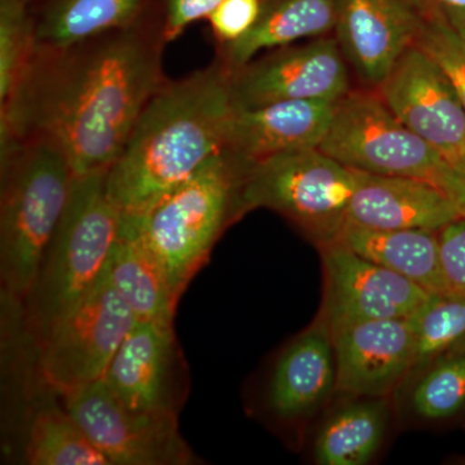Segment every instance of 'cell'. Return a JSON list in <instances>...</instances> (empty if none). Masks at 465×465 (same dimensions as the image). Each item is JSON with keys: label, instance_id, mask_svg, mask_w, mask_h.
Listing matches in <instances>:
<instances>
[{"label": "cell", "instance_id": "31", "mask_svg": "<svg viewBox=\"0 0 465 465\" xmlns=\"http://www.w3.org/2000/svg\"><path fill=\"white\" fill-rule=\"evenodd\" d=\"M418 14L436 20L465 38V0H410Z\"/></svg>", "mask_w": 465, "mask_h": 465}, {"label": "cell", "instance_id": "2", "mask_svg": "<svg viewBox=\"0 0 465 465\" xmlns=\"http://www.w3.org/2000/svg\"><path fill=\"white\" fill-rule=\"evenodd\" d=\"M232 75L219 58L153 94L106 171V189L124 216L148 213L225 149Z\"/></svg>", "mask_w": 465, "mask_h": 465}, {"label": "cell", "instance_id": "19", "mask_svg": "<svg viewBox=\"0 0 465 465\" xmlns=\"http://www.w3.org/2000/svg\"><path fill=\"white\" fill-rule=\"evenodd\" d=\"M335 242L396 272L430 293H450L440 258L439 232L365 228L347 223Z\"/></svg>", "mask_w": 465, "mask_h": 465}, {"label": "cell", "instance_id": "13", "mask_svg": "<svg viewBox=\"0 0 465 465\" xmlns=\"http://www.w3.org/2000/svg\"><path fill=\"white\" fill-rule=\"evenodd\" d=\"M324 300L330 330L390 318H409L430 296L396 272L370 262L339 242L322 244Z\"/></svg>", "mask_w": 465, "mask_h": 465}, {"label": "cell", "instance_id": "9", "mask_svg": "<svg viewBox=\"0 0 465 465\" xmlns=\"http://www.w3.org/2000/svg\"><path fill=\"white\" fill-rule=\"evenodd\" d=\"M60 399L110 465L201 463L180 433L179 419L128 409L104 379L67 391Z\"/></svg>", "mask_w": 465, "mask_h": 465}, {"label": "cell", "instance_id": "30", "mask_svg": "<svg viewBox=\"0 0 465 465\" xmlns=\"http://www.w3.org/2000/svg\"><path fill=\"white\" fill-rule=\"evenodd\" d=\"M225 0H168L164 38L173 41L194 21L210 16Z\"/></svg>", "mask_w": 465, "mask_h": 465}, {"label": "cell", "instance_id": "20", "mask_svg": "<svg viewBox=\"0 0 465 465\" xmlns=\"http://www.w3.org/2000/svg\"><path fill=\"white\" fill-rule=\"evenodd\" d=\"M336 15L338 0H274L262 9L250 32L222 45L220 58L232 69H240L262 51L332 32Z\"/></svg>", "mask_w": 465, "mask_h": 465}, {"label": "cell", "instance_id": "22", "mask_svg": "<svg viewBox=\"0 0 465 465\" xmlns=\"http://www.w3.org/2000/svg\"><path fill=\"white\" fill-rule=\"evenodd\" d=\"M24 459L30 465H110L63 402H43L30 410L24 430Z\"/></svg>", "mask_w": 465, "mask_h": 465}, {"label": "cell", "instance_id": "23", "mask_svg": "<svg viewBox=\"0 0 465 465\" xmlns=\"http://www.w3.org/2000/svg\"><path fill=\"white\" fill-rule=\"evenodd\" d=\"M387 420V402L382 399L345 407L318 434L314 459L322 465L369 463L381 449Z\"/></svg>", "mask_w": 465, "mask_h": 465}, {"label": "cell", "instance_id": "15", "mask_svg": "<svg viewBox=\"0 0 465 465\" xmlns=\"http://www.w3.org/2000/svg\"><path fill=\"white\" fill-rule=\"evenodd\" d=\"M421 17L410 0H338L336 41L345 60L372 90L415 45Z\"/></svg>", "mask_w": 465, "mask_h": 465}, {"label": "cell", "instance_id": "18", "mask_svg": "<svg viewBox=\"0 0 465 465\" xmlns=\"http://www.w3.org/2000/svg\"><path fill=\"white\" fill-rule=\"evenodd\" d=\"M335 382L332 333L320 317L275 361L266 387V407L278 420H299L327 399Z\"/></svg>", "mask_w": 465, "mask_h": 465}, {"label": "cell", "instance_id": "12", "mask_svg": "<svg viewBox=\"0 0 465 465\" xmlns=\"http://www.w3.org/2000/svg\"><path fill=\"white\" fill-rule=\"evenodd\" d=\"M349 94L345 57L338 41L322 38L232 69L234 108H258L290 100L338 103Z\"/></svg>", "mask_w": 465, "mask_h": 465}, {"label": "cell", "instance_id": "3", "mask_svg": "<svg viewBox=\"0 0 465 465\" xmlns=\"http://www.w3.org/2000/svg\"><path fill=\"white\" fill-rule=\"evenodd\" d=\"M73 173L51 140L2 146L0 281L3 299L23 305L65 211Z\"/></svg>", "mask_w": 465, "mask_h": 465}, {"label": "cell", "instance_id": "16", "mask_svg": "<svg viewBox=\"0 0 465 465\" xmlns=\"http://www.w3.org/2000/svg\"><path fill=\"white\" fill-rule=\"evenodd\" d=\"M461 216L457 202L432 183L414 177L358 171L357 186L349 202L347 223L381 231L439 232Z\"/></svg>", "mask_w": 465, "mask_h": 465}, {"label": "cell", "instance_id": "8", "mask_svg": "<svg viewBox=\"0 0 465 465\" xmlns=\"http://www.w3.org/2000/svg\"><path fill=\"white\" fill-rule=\"evenodd\" d=\"M108 273L34 342L43 381L58 396L100 381L136 323Z\"/></svg>", "mask_w": 465, "mask_h": 465}, {"label": "cell", "instance_id": "29", "mask_svg": "<svg viewBox=\"0 0 465 465\" xmlns=\"http://www.w3.org/2000/svg\"><path fill=\"white\" fill-rule=\"evenodd\" d=\"M440 258L450 293L465 296V216L439 231Z\"/></svg>", "mask_w": 465, "mask_h": 465}, {"label": "cell", "instance_id": "10", "mask_svg": "<svg viewBox=\"0 0 465 465\" xmlns=\"http://www.w3.org/2000/svg\"><path fill=\"white\" fill-rule=\"evenodd\" d=\"M104 381L128 409L179 419L191 391V375L173 322L137 321Z\"/></svg>", "mask_w": 465, "mask_h": 465}, {"label": "cell", "instance_id": "25", "mask_svg": "<svg viewBox=\"0 0 465 465\" xmlns=\"http://www.w3.org/2000/svg\"><path fill=\"white\" fill-rule=\"evenodd\" d=\"M414 336L411 371L465 353V296L430 293L409 317Z\"/></svg>", "mask_w": 465, "mask_h": 465}, {"label": "cell", "instance_id": "6", "mask_svg": "<svg viewBox=\"0 0 465 465\" xmlns=\"http://www.w3.org/2000/svg\"><path fill=\"white\" fill-rule=\"evenodd\" d=\"M358 171L320 149L295 150L249 163L242 213L265 207L289 219L320 246L335 242L347 224Z\"/></svg>", "mask_w": 465, "mask_h": 465}, {"label": "cell", "instance_id": "32", "mask_svg": "<svg viewBox=\"0 0 465 465\" xmlns=\"http://www.w3.org/2000/svg\"><path fill=\"white\" fill-rule=\"evenodd\" d=\"M443 191L449 193L450 197L457 202L461 215L465 216V174L452 171L448 182L443 186Z\"/></svg>", "mask_w": 465, "mask_h": 465}, {"label": "cell", "instance_id": "28", "mask_svg": "<svg viewBox=\"0 0 465 465\" xmlns=\"http://www.w3.org/2000/svg\"><path fill=\"white\" fill-rule=\"evenodd\" d=\"M260 0H225L208 16L222 45L238 41L252 29L262 14Z\"/></svg>", "mask_w": 465, "mask_h": 465}, {"label": "cell", "instance_id": "5", "mask_svg": "<svg viewBox=\"0 0 465 465\" xmlns=\"http://www.w3.org/2000/svg\"><path fill=\"white\" fill-rule=\"evenodd\" d=\"M106 171L73 179L60 224L21 305L34 342L94 289L108 266L124 213L106 189Z\"/></svg>", "mask_w": 465, "mask_h": 465}, {"label": "cell", "instance_id": "4", "mask_svg": "<svg viewBox=\"0 0 465 465\" xmlns=\"http://www.w3.org/2000/svg\"><path fill=\"white\" fill-rule=\"evenodd\" d=\"M250 162L223 150L142 216H124L154 256L179 302L223 232L243 213L241 191Z\"/></svg>", "mask_w": 465, "mask_h": 465}, {"label": "cell", "instance_id": "7", "mask_svg": "<svg viewBox=\"0 0 465 465\" xmlns=\"http://www.w3.org/2000/svg\"><path fill=\"white\" fill-rule=\"evenodd\" d=\"M321 152L361 173L425 180L443 189L452 168L400 121L376 90L349 92L336 103Z\"/></svg>", "mask_w": 465, "mask_h": 465}, {"label": "cell", "instance_id": "1", "mask_svg": "<svg viewBox=\"0 0 465 465\" xmlns=\"http://www.w3.org/2000/svg\"><path fill=\"white\" fill-rule=\"evenodd\" d=\"M163 27L137 24L61 47H34L0 108V145L51 140L74 176L108 170L164 82Z\"/></svg>", "mask_w": 465, "mask_h": 465}, {"label": "cell", "instance_id": "14", "mask_svg": "<svg viewBox=\"0 0 465 465\" xmlns=\"http://www.w3.org/2000/svg\"><path fill=\"white\" fill-rule=\"evenodd\" d=\"M335 388L366 399H385L412 369L414 336L409 318L348 324L333 330Z\"/></svg>", "mask_w": 465, "mask_h": 465}, {"label": "cell", "instance_id": "11", "mask_svg": "<svg viewBox=\"0 0 465 465\" xmlns=\"http://www.w3.org/2000/svg\"><path fill=\"white\" fill-rule=\"evenodd\" d=\"M376 91L406 127L465 174V109L432 58L412 45Z\"/></svg>", "mask_w": 465, "mask_h": 465}, {"label": "cell", "instance_id": "26", "mask_svg": "<svg viewBox=\"0 0 465 465\" xmlns=\"http://www.w3.org/2000/svg\"><path fill=\"white\" fill-rule=\"evenodd\" d=\"M465 405V353L427 370L412 393L416 414L430 420L450 418Z\"/></svg>", "mask_w": 465, "mask_h": 465}, {"label": "cell", "instance_id": "27", "mask_svg": "<svg viewBox=\"0 0 465 465\" xmlns=\"http://www.w3.org/2000/svg\"><path fill=\"white\" fill-rule=\"evenodd\" d=\"M421 17V16H420ZM416 47L428 54L457 92L465 109V38L436 20L421 17Z\"/></svg>", "mask_w": 465, "mask_h": 465}, {"label": "cell", "instance_id": "17", "mask_svg": "<svg viewBox=\"0 0 465 465\" xmlns=\"http://www.w3.org/2000/svg\"><path fill=\"white\" fill-rule=\"evenodd\" d=\"M336 103L290 100L258 108H234L225 149L244 161L320 148L331 124Z\"/></svg>", "mask_w": 465, "mask_h": 465}, {"label": "cell", "instance_id": "24", "mask_svg": "<svg viewBox=\"0 0 465 465\" xmlns=\"http://www.w3.org/2000/svg\"><path fill=\"white\" fill-rule=\"evenodd\" d=\"M143 0H60L34 26V47H61L136 24Z\"/></svg>", "mask_w": 465, "mask_h": 465}, {"label": "cell", "instance_id": "21", "mask_svg": "<svg viewBox=\"0 0 465 465\" xmlns=\"http://www.w3.org/2000/svg\"><path fill=\"white\" fill-rule=\"evenodd\" d=\"M106 273L136 321L173 322L179 302L174 299L166 275L143 242L124 225Z\"/></svg>", "mask_w": 465, "mask_h": 465}]
</instances>
